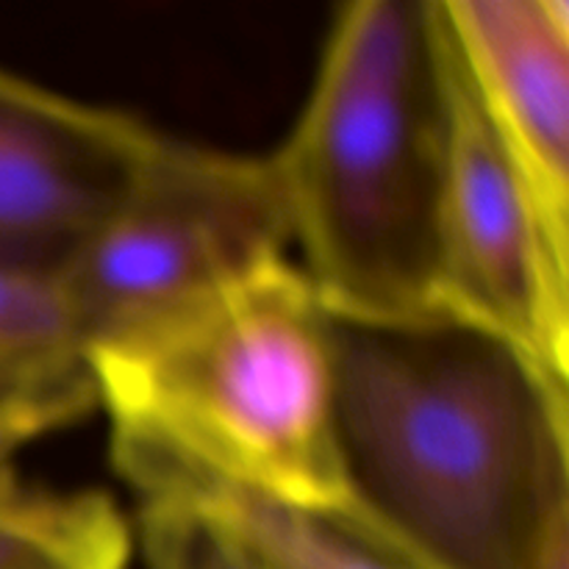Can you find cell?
Returning a JSON list of instances; mask_svg holds the SVG:
<instances>
[{"label": "cell", "mask_w": 569, "mask_h": 569, "mask_svg": "<svg viewBox=\"0 0 569 569\" xmlns=\"http://www.w3.org/2000/svg\"><path fill=\"white\" fill-rule=\"evenodd\" d=\"M450 42L439 0H350L272 150L295 261L333 315L439 309Z\"/></svg>", "instance_id": "obj_2"}, {"label": "cell", "mask_w": 569, "mask_h": 569, "mask_svg": "<svg viewBox=\"0 0 569 569\" xmlns=\"http://www.w3.org/2000/svg\"><path fill=\"white\" fill-rule=\"evenodd\" d=\"M156 133L128 111L0 70V272L59 281Z\"/></svg>", "instance_id": "obj_6"}, {"label": "cell", "mask_w": 569, "mask_h": 569, "mask_svg": "<svg viewBox=\"0 0 569 569\" xmlns=\"http://www.w3.org/2000/svg\"><path fill=\"white\" fill-rule=\"evenodd\" d=\"M133 500H164L214 522L267 569H411L361 520L259 498L137 442L111 439Z\"/></svg>", "instance_id": "obj_8"}, {"label": "cell", "mask_w": 569, "mask_h": 569, "mask_svg": "<svg viewBox=\"0 0 569 569\" xmlns=\"http://www.w3.org/2000/svg\"><path fill=\"white\" fill-rule=\"evenodd\" d=\"M26 569H133V539L109 548L87 550V553L61 556Z\"/></svg>", "instance_id": "obj_12"}, {"label": "cell", "mask_w": 569, "mask_h": 569, "mask_svg": "<svg viewBox=\"0 0 569 569\" xmlns=\"http://www.w3.org/2000/svg\"><path fill=\"white\" fill-rule=\"evenodd\" d=\"M133 565L139 569H267L214 522L164 500H137Z\"/></svg>", "instance_id": "obj_10"}, {"label": "cell", "mask_w": 569, "mask_h": 569, "mask_svg": "<svg viewBox=\"0 0 569 569\" xmlns=\"http://www.w3.org/2000/svg\"><path fill=\"white\" fill-rule=\"evenodd\" d=\"M98 411L92 378L81 376L39 392L0 398V472L14 467L26 448Z\"/></svg>", "instance_id": "obj_11"}, {"label": "cell", "mask_w": 569, "mask_h": 569, "mask_svg": "<svg viewBox=\"0 0 569 569\" xmlns=\"http://www.w3.org/2000/svg\"><path fill=\"white\" fill-rule=\"evenodd\" d=\"M478 111L569 228V0H439Z\"/></svg>", "instance_id": "obj_7"}, {"label": "cell", "mask_w": 569, "mask_h": 569, "mask_svg": "<svg viewBox=\"0 0 569 569\" xmlns=\"http://www.w3.org/2000/svg\"><path fill=\"white\" fill-rule=\"evenodd\" d=\"M537 569H569V528L548 545Z\"/></svg>", "instance_id": "obj_14"}, {"label": "cell", "mask_w": 569, "mask_h": 569, "mask_svg": "<svg viewBox=\"0 0 569 569\" xmlns=\"http://www.w3.org/2000/svg\"><path fill=\"white\" fill-rule=\"evenodd\" d=\"M83 361L111 439L259 498L356 517L339 459L331 315L295 259L94 345Z\"/></svg>", "instance_id": "obj_3"}, {"label": "cell", "mask_w": 569, "mask_h": 569, "mask_svg": "<svg viewBox=\"0 0 569 569\" xmlns=\"http://www.w3.org/2000/svg\"><path fill=\"white\" fill-rule=\"evenodd\" d=\"M439 309L511 339L569 381V228L548 214L487 126L453 44Z\"/></svg>", "instance_id": "obj_5"}, {"label": "cell", "mask_w": 569, "mask_h": 569, "mask_svg": "<svg viewBox=\"0 0 569 569\" xmlns=\"http://www.w3.org/2000/svg\"><path fill=\"white\" fill-rule=\"evenodd\" d=\"M128 539L131 520L106 495L37 487L14 467L0 472V569H26Z\"/></svg>", "instance_id": "obj_9"}, {"label": "cell", "mask_w": 569, "mask_h": 569, "mask_svg": "<svg viewBox=\"0 0 569 569\" xmlns=\"http://www.w3.org/2000/svg\"><path fill=\"white\" fill-rule=\"evenodd\" d=\"M87 372H83V376H87ZM67 381H72V378H67ZM59 383H64V381H59ZM48 387H56V383L31 381V378H28L26 372H22L20 367L9 359V356L0 353V398H14V395L39 392V389H48Z\"/></svg>", "instance_id": "obj_13"}, {"label": "cell", "mask_w": 569, "mask_h": 569, "mask_svg": "<svg viewBox=\"0 0 569 569\" xmlns=\"http://www.w3.org/2000/svg\"><path fill=\"white\" fill-rule=\"evenodd\" d=\"M331 315L353 515L411 569H537L569 528V381L453 311Z\"/></svg>", "instance_id": "obj_1"}, {"label": "cell", "mask_w": 569, "mask_h": 569, "mask_svg": "<svg viewBox=\"0 0 569 569\" xmlns=\"http://www.w3.org/2000/svg\"><path fill=\"white\" fill-rule=\"evenodd\" d=\"M278 259L295 253L272 156L159 131L56 287L87 353Z\"/></svg>", "instance_id": "obj_4"}]
</instances>
